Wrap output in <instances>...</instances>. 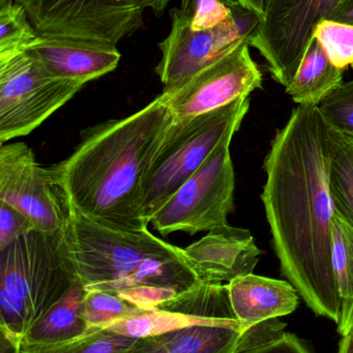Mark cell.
Returning <instances> with one entry per match:
<instances>
[{
  "instance_id": "cell-1",
  "label": "cell",
  "mask_w": 353,
  "mask_h": 353,
  "mask_svg": "<svg viewBox=\"0 0 353 353\" xmlns=\"http://www.w3.org/2000/svg\"><path fill=\"white\" fill-rule=\"evenodd\" d=\"M327 122L318 107L298 105L276 132L263 163L261 194L284 277L318 316L341 323L333 261Z\"/></svg>"
},
{
  "instance_id": "cell-2",
  "label": "cell",
  "mask_w": 353,
  "mask_h": 353,
  "mask_svg": "<svg viewBox=\"0 0 353 353\" xmlns=\"http://www.w3.org/2000/svg\"><path fill=\"white\" fill-rule=\"evenodd\" d=\"M174 117L159 97L122 119L87 128L51 168L70 212L122 232L147 228L143 184Z\"/></svg>"
},
{
  "instance_id": "cell-3",
  "label": "cell",
  "mask_w": 353,
  "mask_h": 353,
  "mask_svg": "<svg viewBox=\"0 0 353 353\" xmlns=\"http://www.w3.org/2000/svg\"><path fill=\"white\" fill-rule=\"evenodd\" d=\"M64 236L75 279L86 292H111L149 310L202 283L184 249L149 228L111 230L70 212Z\"/></svg>"
},
{
  "instance_id": "cell-4",
  "label": "cell",
  "mask_w": 353,
  "mask_h": 353,
  "mask_svg": "<svg viewBox=\"0 0 353 353\" xmlns=\"http://www.w3.org/2000/svg\"><path fill=\"white\" fill-rule=\"evenodd\" d=\"M75 280L64 230L19 236L0 250V327L23 340Z\"/></svg>"
},
{
  "instance_id": "cell-5",
  "label": "cell",
  "mask_w": 353,
  "mask_h": 353,
  "mask_svg": "<svg viewBox=\"0 0 353 353\" xmlns=\"http://www.w3.org/2000/svg\"><path fill=\"white\" fill-rule=\"evenodd\" d=\"M249 109L250 99L242 97L203 115L174 118L143 184V215L149 224L168 199L205 163L219 143L228 134L240 130Z\"/></svg>"
},
{
  "instance_id": "cell-6",
  "label": "cell",
  "mask_w": 353,
  "mask_h": 353,
  "mask_svg": "<svg viewBox=\"0 0 353 353\" xmlns=\"http://www.w3.org/2000/svg\"><path fill=\"white\" fill-rule=\"evenodd\" d=\"M225 1L230 8L229 16L213 26H193L192 14H184L180 8L170 10L171 28L159 43L162 58L155 68L164 91L180 88L244 39H250L260 18L236 0Z\"/></svg>"
},
{
  "instance_id": "cell-7",
  "label": "cell",
  "mask_w": 353,
  "mask_h": 353,
  "mask_svg": "<svg viewBox=\"0 0 353 353\" xmlns=\"http://www.w3.org/2000/svg\"><path fill=\"white\" fill-rule=\"evenodd\" d=\"M85 83L52 74L28 50L0 57V144L28 136Z\"/></svg>"
},
{
  "instance_id": "cell-8",
  "label": "cell",
  "mask_w": 353,
  "mask_h": 353,
  "mask_svg": "<svg viewBox=\"0 0 353 353\" xmlns=\"http://www.w3.org/2000/svg\"><path fill=\"white\" fill-rule=\"evenodd\" d=\"M234 132L219 143L205 163L153 216L151 224L164 236L209 232L228 224L234 209L236 174L230 154Z\"/></svg>"
},
{
  "instance_id": "cell-9",
  "label": "cell",
  "mask_w": 353,
  "mask_h": 353,
  "mask_svg": "<svg viewBox=\"0 0 353 353\" xmlns=\"http://www.w3.org/2000/svg\"><path fill=\"white\" fill-rule=\"evenodd\" d=\"M39 35L105 41L117 46L143 25L140 0H15Z\"/></svg>"
},
{
  "instance_id": "cell-10",
  "label": "cell",
  "mask_w": 353,
  "mask_h": 353,
  "mask_svg": "<svg viewBox=\"0 0 353 353\" xmlns=\"http://www.w3.org/2000/svg\"><path fill=\"white\" fill-rule=\"evenodd\" d=\"M341 0H265V16L249 39L276 82L287 87L313 39Z\"/></svg>"
},
{
  "instance_id": "cell-11",
  "label": "cell",
  "mask_w": 353,
  "mask_h": 353,
  "mask_svg": "<svg viewBox=\"0 0 353 353\" xmlns=\"http://www.w3.org/2000/svg\"><path fill=\"white\" fill-rule=\"evenodd\" d=\"M0 201L24 214L43 232L64 230L70 218L53 172L41 167L24 143L0 147Z\"/></svg>"
},
{
  "instance_id": "cell-12",
  "label": "cell",
  "mask_w": 353,
  "mask_h": 353,
  "mask_svg": "<svg viewBox=\"0 0 353 353\" xmlns=\"http://www.w3.org/2000/svg\"><path fill=\"white\" fill-rule=\"evenodd\" d=\"M249 39L204 68L180 88L163 91L161 101L175 119L196 117L249 97L263 88V77L250 53Z\"/></svg>"
},
{
  "instance_id": "cell-13",
  "label": "cell",
  "mask_w": 353,
  "mask_h": 353,
  "mask_svg": "<svg viewBox=\"0 0 353 353\" xmlns=\"http://www.w3.org/2000/svg\"><path fill=\"white\" fill-rule=\"evenodd\" d=\"M285 327L278 319L254 325L217 319L137 339L124 353H238L277 339Z\"/></svg>"
},
{
  "instance_id": "cell-14",
  "label": "cell",
  "mask_w": 353,
  "mask_h": 353,
  "mask_svg": "<svg viewBox=\"0 0 353 353\" xmlns=\"http://www.w3.org/2000/svg\"><path fill=\"white\" fill-rule=\"evenodd\" d=\"M217 319H238L230 303L227 284L201 283L178 298L114 323L108 329L141 339Z\"/></svg>"
},
{
  "instance_id": "cell-15",
  "label": "cell",
  "mask_w": 353,
  "mask_h": 353,
  "mask_svg": "<svg viewBox=\"0 0 353 353\" xmlns=\"http://www.w3.org/2000/svg\"><path fill=\"white\" fill-rule=\"evenodd\" d=\"M184 253L202 283L220 285L253 274L263 252L250 230L226 224L209 230Z\"/></svg>"
},
{
  "instance_id": "cell-16",
  "label": "cell",
  "mask_w": 353,
  "mask_h": 353,
  "mask_svg": "<svg viewBox=\"0 0 353 353\" xmlns=\"http://www.w3.org/2000/svg\"><path fill=\"white\" fill-rule=\"evenodd\" d=\"M26 50L54 76L85 84L113 72L122 57L112 43L51 35H39Z\"/></svg>"
},
{
  "instance_id": "cell-17",
  "label": "cell",
  "mask_w": 353,
  "mask_h": 353,
  "mask_svg": "<svg viewBox=\"0 0 353 353\" xmlns=\"http://www.w3.org/2000/svg\"><path fill=\"white\" fill-rule=\"evenodd\" d=\"M227 285L234 314L247 325L286 316L298 306L300 294L288 281L250 274Z\"/></svg>"
},
{
  "instance_id": "cell-18",
  "label": "cell",
  "mask_w": 353,
  "mask_h": 353,
  "mask_svg": "<svg viewBox=\"0 0 353 353\" xmlns=\"http://www.w3.org/2000/svg\"><path fill=\"white\" fill-rule=\"evenodd\" d=\"M78 280L73 282L61 300L50 308L30 329L22 344L47 345L64 343L87 335L91 330L82 316L83 301L86 296Z\"/></svg>"
},
{
  "instance_id": "cell-19",
  "label": "cell",
  "mask_w": 353,
  "mask_h": 353,
  "mask_svg": "<svg viewBox=\"0 0 353 353\" xmlns=\"http://www.w3.org/2000/svg\"><path fill=\"white\" fill-rule=\"evenodd\" d=\"M343 72L313 37L286 93L298 105L318 107L343 83Z\"/></svg>"
},
{
  "instance_id": "cell-20",
  "label": "cell",
  "mask_w": 353,
  "mask_h": 353,
  "mask_svg": "<svg viewBox=\"0 0 353 353\" xmlns=\"http://www.w3.org/2000/svg\"><path fill=\"white\" fill-rule=\"evenodd\" d=\"M327 141L329 187L334 210L353 226V137L329 126Z\"/></svg>"
},
{
  "instance_id": "cell-21",
  "label": "cell",
  "mask_w": 353,
  "mask_h": 353,
  "mask_svg": "<svg viewBox=\"0 0 353 353\" xmlns=\"http://www.w3.org/2000/svg\"><path fill=\"white\" fill-rule=\"evenodd\" d=\"M332 261L341 298L342 334L353 310V226L335 213L332 225Z\"/></svg>"
},
{
  "instance_id": "cell-22",
  "label": "cell",
  "mask_w": 353,
  "mask_h": 353,
  "mask_svg": "<svg viewBox=\"0 0 353 353\" xmlns=\"http://www.w3.org/2000/svg\"><path fill=\"white\" fill-rule=\"evenodd\" d=\"M110 329H93L87 335L64 343L27 345L21 343L20 353H124L136 342Z\"/></svg>"
},
{
  "instance_id": "cell-23",
  "label": "cell",
  "mask_w": 353,
  "mask_h": 353,
  "mask_svg": "<svg viewBox=\"0 0 353 353\" xmlns=\"http://www.w3.org/2000/svg\"><path fill=\"white\" fill-rule=\"evenodd\" d=\"M39 35L20 3L0 6V57L24 51Z\"/></svg>"
},
{
  "instance_id": "cell-24",
  "label": "cell",
  "mask_w": 353,
  "mask_h": 353,
  "mask_svg": "<svg viewBox=\"0 0 353 353\" xmlns=\"http://www.w3.org/2000/svg\"><path fill=\"white\" fill-rule=\"evenodd\" d=\"M138 310V307L111 292H87L83 301L82 316L89 329H107Z\"/></svg>"
},
{
  "instance_id": "cell-25",
  "label": "cell",
  "mask_w": 353,
  "mask_h": 353,
  "mask_svg": "<svg viewBox=\"0 0 353 353\" xmlns=\"http://www.w3.org/2000/svg\"><path fill=\"white\" fill-rule=\"evenodd\" d=\"M313 37L337 68L345 70L353 66V25L323 20L315 27Z\"/></svg>"
},
{
  "instance_id": "cell-26",
  "label": "cell",
  "mask_w": 353,
  "mask_h": 353,
  "mask_svg": "<svg viewBox=\"0 0 353 353\" xmlns=\"http://www.w3.org/2000/svg\"><path fill=\"white\" fill-rule=\"evenodd\" d=\"M318 109L330 128L353 137V80L342 83Z\"/></svg>"
},
{
  "instance_id": "cell-27",
  "label": "cell",
  "mask_w": 353,
  "mask_h": 353,
  "mask_svg": "<svg viewBox=\"0 0 353 353\" xmlns=\"http://www.w3.org/2000/svg\"><path fill=\"white\" fill-rule=\"evenodd\" d=\"M32 230H35V225L24 214L0 201V250Z\"/></svg>"
},
{
  "instance_id": "cell-28",
  "label": "cell",
  "mask_w": 353,
  "mask_h": 353,
  "mask_svg": "<svg viewBox=\"0 0 353 353\" xmlns=\"http://www.w3.org/2000/svg\"><path fill=\"white\" fill-rule=\"evenodd\" d=\"M238 353H311L303 342L292 333H285L277 339Z\"/></svg>"
},
{
  "instance_id": "cell-29",
  "label": "cell",
  "mask_w": 353,
  "mask_h": 353,
  "mask_svg": "<svg viewBox=\"0 0 353 353\" xmlns=\"http://www.w3.org/2000/svg\"><path fill=\"white\" fill-rule=\"evenodd\" d=\"M330 20L353 25V0H341L332 12Z\"/></svg>"
},
{
  "instance_id": "cell-30",
  "label": "cell",
  "mask_w": 353,
  "mask_h": 353,
  "mask_svg": "<svg viewBox=\"0 0 353 353\" xmlns=\"http://www.w3.org/2000/svg\"><path fill=\"white\" fill-rule=\"evenodd\" d=\"M20 338L0 327V353H20Z\"/></svg>"
},
{
  "instance_id": "cell-31",
  "label": "cell",
  "mask_w": 353,
  "mask_h": 353,
  "mask_svg": "<svg viewBox=\"0 0 353 353\" xmlns=\"http://www.w3.org/2000/svg\"><path fill=\"white\" fill-rule=\"evenodd\" d=\"M242 8L254 12L263 20L265 16V0H236Z\"/></svg>"
},
{
  "instance_id": "cell-32",
  "label": "cell",
  "mask_w": 353,
  "mask_h": 353,
  "mask_svg": "<svg viewBox=\"0 0 353 353\" xmlns=\"http://www.w3.org/2000/svg\"><path fill=\"white\" fill-rule=\"evenodd\" d=\"M145 8H151L157 16L163 14L171 0H140Z\"/></svg>"
},
{
  "instance_id": "cell-33",
  "label": "cell",
  "mask_w": 353,
  "mask_h": 353,
  "mask_svg": "<svg viewBox=\"0 0 353 353\" xmlns=\"http://www.w3.org/2000/svg\"><path fill=\"white\" fill-rule=\"evenodd\" d=\"M338 353H353V327L342 336Z\"/></svg>"
},
{
  "instance_id": "cell-34",
  "label": "cell",
  "mask_w": 353,
  "mask_h": 353,
  "mask_svg": "<svg viewBox=\"0 0 353 353\" xmlns=\"http://www.w3.org/2000/svg\"><path fill=\"white\" fill-rule=\"evenodd\" d=\"M199 1H200V0H180V8L184 14H193L195 10H196Z\"/></svg>"
},
{
  "instance_id": "cell-35",
  "label": "cell",
  "mask_w": 353,
  "mask_h": 353,
  "mask_svg": "<svg viewBox=\"0 0 353 353\" xmlns=\"http://www.w3.org/2000/svg\"><path fill=\"white\" fill-rule=\"evenodd\" d=\"M353 327V310L352 312V315H350V319H348L347 323H346L345 327H344L343 332H342L341 335L343 336L344 334L347 333L350 329Z\"/></svg>"
},
{
  "instance_id": "cell-36",
  "label": "cell",
  "mask_w": 353,
  "mask_h": 353,
  "mask_svg": "<svg viewBox=\"0 0 353 353\" xmlns=\"http://www.w3.org/2000/svg\"><path fill=\"white\" fill-rule=\"evenodd\" d=\"M15 1V0H0V6H3V4L8 3V2Z\"/></svg>"
}]
</instances>
